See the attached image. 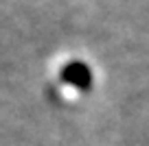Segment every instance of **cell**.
<instances>
[{
    "mask_svg": "<svg viewBox=\"0 0 149 146\" xmlns=\"http://www.w3.org/2000/svg\"><path fill=\"white\" fill-rule=\"evenodd\" d=\"M59 76L66 85H72L81 92H88L92 87V70L84 61H70V63H66L61 68Z\"/></svg>",
    "mask_w": 149,
    "mask_h": 146,
    "instance_id": "1",
    "label": "cell"
}]
</instances>
